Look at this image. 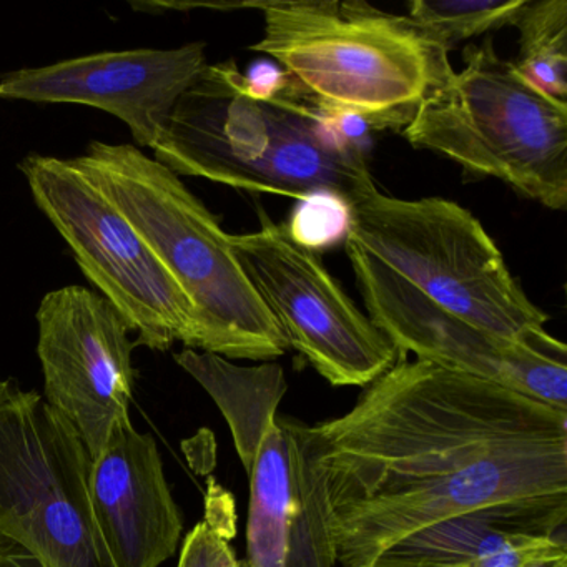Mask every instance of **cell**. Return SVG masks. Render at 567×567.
Returning <instances> with one entry per match:
<instances>
[{"mask_svg": "<svg viewBox=\"0 0 567 567\" xmlns=\"http://www.w3.org/2000/svg\"><path fill=\"white\" fill-rule=\"evenodd\" d=\"M231 534L227 514L217 513L207 501V514L182 544L177 567H218L221 547L230 540Z\"/></svg>", "mask_w": 567, "mask_h": 567, "instance_id": "ffe728a7", "label": "cell"}, {"mask_svg": "<svg viewBox=\"0 0 567 567\" xmlns=\"http://www.w3.org/2000/svg\"><path fill=\"white\" fill-rule=\"evenodd\" d=\"M414 290L483 330L543 350L566 344L507 268L481 221L456 202L371 195L351 207L347 237Z\"/></svg>", "mask_w": 567, "mask_h": 567, "instance_id": "8992f818", "label": "cell"}, {"mask_svg": "<svg viewBox=\"0 0 567 567\" xmlns=\"http://www.w3.org/2000/svg\"><path fill=\"white\" fill-rule=\"evenodd\" d=\"M464 68L421 102L403 137L480 177L496 178L550 210L567 205V102L496 54L467 45Z\"/></svg>", "mask_w": 567, "mask_h": 567, "instance_id": "5b68a950", "label": "cell"}, {"mask_svg": "<svg viewBox=\"0 0 567 567\" xmlns=\"http://www.w3.org/2000/svg\"><path fill=\"white\" fill-rule=\"evenodd\" d=\"M74 161L121 208L194 305L200 351L268 361L290 350L237 260L231 235L178 175L127 144L91 142Z\"/></svg>", "mask_w": 567, "mask_h": 567, "instance_id": "3957f363", "label": "cell"}, {"mask_svg": "<svg viewBox=\"0 0 567 567\" xmlns=\"http://www.w3.org/2000/svg\"><path fill=\"white\" fill-rule=\"evenodd\" d=\"M351 207L333 195L320 194L301 200L300 208L288 225L297 244L317 250L347 237Z\"/></svg>", "mask_w": 567, "mask_h": 567, "instance_id": "d6986e66", "label": "cell"}, {"mask_svg": "<svg viewBox=\"0 0 567 567\" xmlns=\"http://www.w3.org/2000/svg\"><path fill=\"white\" fill-rule=\"evenodd\" d=\"M207 45L101 52L22 69L0 79V99L32 104H79L114 115L138 147L154 151L178 99L207 68Z\"/></svg>", "mask_w": 567, "mask_h": 567, "instance_id": "7c38bea8", "label": "cell"}, {"mask_svg": "<svg viewBox=\"0 0 567 567\" xmlns=\"http://www.w3.org/2000/svg\"><path fill=\"white\" fill-rule=\"evenodd\" d=\"M264 35L251 51L333 118L403 131L421 102L453 72L447 52L421 38L406 16L364 2H260Z\"/></svg>", "mask_w": 567, "mask_h": 567, "instance_id": "277c9868", "label": "cell"}, {"mask_svg": "<svg viewBox=\"0 0 567 567\" xmlns=\"http://www.w3.org/2000/svg\"><path fill=\"white\" fill-rule=\"evenodd\" d=\"M526 0H414L406 19L414 31L441 51L467 39L513 25Z\"/></svg>", "mask_w": 567, "mask_h": 567, "instance_id": "ac0fdd59", "label": "cell"}, {"mask_svg": "<svg viewBox=\"0 0 567 567\" xmlns=\"http://www.w3.org/2000/svg\"><path fill=\"white\" fill-rule=\"evenodd\" d=\"M344 244L368 317L401 353L567 411V348L543 350L483 330L414 290L350 238Z\"/></svg>", "mask_w": 567, "mask_h": 567, "instance_id": "30bf717a", "label": "cell"}, {"mask_svg": "<svg viewBox=\"0 0 567 567\" xmlns=\"http://www.w3.org/2000/svg\"><path fill=\"white\" fill-rule=\"evenodd\" d=\"M520 567H567L566 544L556 543L530 556Z\"/></svg>", "mask_w": 567, "mask_h": 567, "instance_id": "7402d4cb", "label": "cell"}, {"mask_svg": "<svg viewBox=\"0 0 567 567\" xmlns=\"http://www.w3.org/2000/svg\"><path fill=\"white\" fill-rule=\"evenodd\" d=\"M92 457L38 391L0 377V543L44 567H111L89 499Z\"/></svg>", "mask_w": 567, "mask_h": 567, "instance_id": "52a82bcc", "label": "cell"}, {"mask_svg": "<svg viewBox=\"0 0 567 567\" xmlns=\"http://www.w3.org/2000/svg\"><path fill=\"white\" fill-rule=\"evenodd\" d=\"M556 543L564 540L556 537L517 536L499 549L477 557L466 567H520L530 556Z\"/></svg>", "mask_w": 567, "mask_h": 567, "instance_id": "44dd1931", "label": "cell"}, {"mask_svg": "<svg viewBox=\"0 0 567 567\" xmlns=\"http://www.w3.org/2000/svg\"><path fill=\"white\" fill-rule=\"evenodd\" d=\"M278 420L295 474L287 567H373L460 516L524 536L566 527L567 411L493 381L406 358L341 416Z\"/></svg>", "mask_w": 567, "mask_h": 567, "instance_id": "6da1fadb", "label": "cell"}, {"mask_svg": "<svg viewBox=\"0 0 567 567\" xmlns=\"http://www.w3.org/2000/svg\"><path fill=\"white\" fill-rule=\"evenodd\" d=\"M154 161L238 190L354 207L378 194L364 152L290 79L258 85L237 62L207 65L178 99Z\"/></svg>", "mask_w": 567, "mask_h": 567, "instance_id": "7a4b0ae2", "label": "cell"}, {"mask_svg": "<svg viewBox=\"0 0 567 567\" xmlns=\"http://www.w3.org/2000/svg\"><path fill=\"white\" fill-rule=\"evenodd\" d=\"M487 519L460 516L423 527L386 550L373 567H466L514 537Z\"/></svg>", "mask_w": 567, "mask_h": 567, "instance_id": "2e32d148", "label": "cell"}, {"mask_svg": "<svg viewBox=\"0 0 567 567\" xmlns=\"http://www.w3.org/2000/svg\"><path fill=\"white\" fill-rule=\"evenodd\" d=\"M513 25L519 31L514 68L550 97L567 102L566 0H526Z\"/></svg>", "mask_w": 567, "mask_h": 567, "instance_id": "e0dca14e", "label": "cell"}, {"mask_svg": "<svg viewBox=\"0 0 567 567\" xmlns=\"http://www.w3.org/2000/svg\"><path fill=\"white\" fill-rule=\"evenodd\" d=\"M89 499L111 567H161L177 553L184 516L157 441L132 420L115 424L92 460Z\"/></svg>", "mask_w": 567, "mask_h": 567, "instance_id": "4fadbf2b", "label": "cell"}, {"mask_svg": "<svg viewBox=\"0 0 567 567\" xmlns=\"http://www.w3.org/2000/svg\"><path fill=\"white\" fill-rule=\"evenodd\" d=\"M35 318L42 396L74 426L94 460L115 424L132 420L137 344L131 328L101 293L81 285L45 295Z\"/></svg>", "mask_w": 567, "mask_h": 567, "instance_id": "8fae6325", "label": "cell"}, {"mask_svg": "<svg viewBox=\"0 0 567 567\" xmlns=\"http://www.w3.org/2000/svg\"><path fill=\"white\" fill-rule=\"evenodd\" d=\"M0 567H44V564L14 544L0 543Z\"/></svg>", "mask_w": 567, "mask_h": 567, "instance_id": "603a6c76", "label": "cell"}, {"mask_svg": "<svg viewBox=\"0 0 567 567\" xmlns=\"http://www.w3.org/2000/svg\"><path fill=\"white\" fill-rule=\"evenodd\" d=\"M218 567H241L237 556H235L234 549H231L230 543H225V546L221 547Z\"/></svg>", "mask_w": 567, "mask_h": 567, "instance_id": "cb8c5ba5", "label": "cell"}, {"mask_svg": "<svg viewBox=\"0 0 567 567\" xmlns=\"http://www.w3.org/2000/svg\"><path fill=\"white\" fill-rule=\"evenodd\" d=\"M247 473L248 557L247 566L241 567H287L295 516V474L290 437L278 417L265 427Z\"/></svg>", "mask_w": 567, "mask_h": 567, "instance_id": "9a60e30c", "label": "cell"}, {"mask_svg": "<svg viewBox=\"0 0 567 567\" xmlns=\"http://www.w3.org/2000/svg\"><path fill=\"white\" fill-rule=\"evenodd\" d=\"M260 228L231 235L237 260L288 347L333 386H368L406 360L331 277L317 251L258 212Z\"/></svg>", "mask_w": 567, "mask_h": 567, "instance_id": "9c48e42d", "label": "cell"}, {"mask_svg": "<svg viewBox=\"0 0 567 567\" xmlns=\"http://www.w3.org/2000/svg\"><path fill=\"white\" fill-rule=\"evenodd\" d=\"M35 204L64 237L99 293L137 333L135 344L202 350L197 311L121 208L74 158L32 154L19 165Z\"/></svg>", "mask_w": 567, "mask_h": 567, "instance_id": "ba28073f", "label": "cell"}, {"mask_svg": "<svg viewBox=\"0 0 567 567\" xmlns=\"http://www.w3.org/2000/svg\"><path fill=\"white\" fill-rule=\"evenodd\" d=\"M175 361L217 404L234 436L235 450L250 467L265 427L277 420L278 406L288 390L284 368L277 363L238 367L227 358L185 348Z\"/></svg>", "mask_w": 567, "mask_h": 567, "instance_id": "5bb4252c", "label": "cell"}]
</instances>
